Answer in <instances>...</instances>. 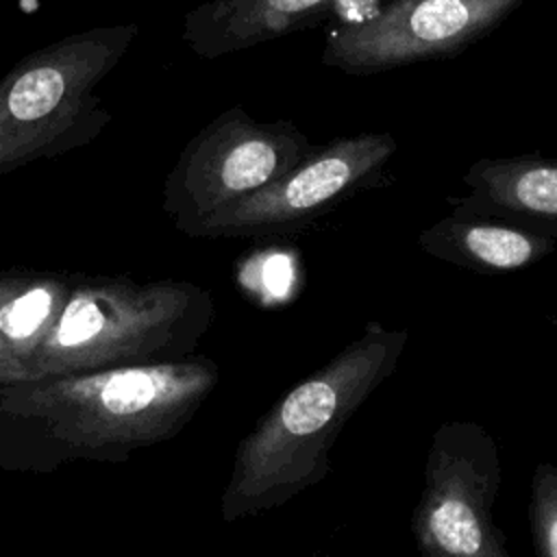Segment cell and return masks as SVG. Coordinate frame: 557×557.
Returning a JSON list of instances; mask_svg holds the SVG:
<instances>
[{
    "label": "cell",
    "instance_id": "6da1fadb",
    "mask_svg": "<svg viewBox=\"0 0 557 557\" xmlns=\"http://www.w3.org/2000/svg\"><path fill=\"white\" fill-rule=\"evenodd\" d=\"M409 342L405 329L366 322L322 368L289 387L235 450L222 496L226 522L281 507L331 470L329 453L346 422L389 379Z\"/></svg>",
    "mask_w": 557,
    "mask_h": 557
},
{
    "label": "cell",
    "instance_id": "7a4b0ae2",
    "mask_svg": "<svg viewBox=\"0 0 557 557\" xmlns=\"http://www.w3.org/2000/svg\"><path fill=\"white\" fill-rule=\"evenodd\" d=\"M220 379L209 357L0 385V418L70 457H109L178 433Z\"/></svg>",
    "mask_w": 557,
    "mask_h": 557
},
{
    "label": "cell",
    "instance_id": "3957f363",
    "mask_svg": "<svg viewBox=\"0 0 557 557\" xmlns=\"http://www.w3.org/2000/svg\"><path fill=\"white\" fill-rule=\"evenodd\" d=\"M211 292L185 281L76 278L35 352L30 381L178 361L211 326Z\"/></svg>",
    "mask_w": 557,
    "mask_h": 557
},
{
    "label": "cell",
    "instance_id": "277c9868",
    "mask_svg": "<svg viewBox=\"0 0 557 557\" xmlns=\"http://www.w3.org/2000/svg\"><path fill=\"white\" fill-rule=\"evenodd\" d=\"M139 35L137 22L65 35L0 78V176L91 144L111 122L98 94Z\"/></svg>",
    "mask_w": 557,
    "mask_h": 557
},
{
    "label": "cell",
    "instance_id": "5b68a950",
    "mask_svg": "<svg viewBox=\"0 0 557 557\" xmlns=\"http://www.w3.org/2000/svg\"><path fill=\"white\" fill-rule=\"evenodd\" d=\"M313 146L289 120L261 122L231 107L181 150L163 183V211L194 237L209 215L276 181Z\"/></svg>",
    "mask_w": 557,
    "mask_h": 557
},
{
    "label": "cell",
    "instance_id": "8992f818",
    "mask_svg": "<svg viewBox=\"0 0 557 557\" xmlns=\"http://www.w3.org/2000/svg\"><path fill=\"white\" fill-rule=\"evenodd\" d=\"M503 481L492 433L470 420H446L424 461V483L411 513V535L422 557H511L494 522Z\"/></svg>",
    "mask_w": 557,
    "mask_h": 557
},
{
    "label": "cell",
    "instance_id": "52a82bcc",
    "mask_svg": "<svg viewBox=\"0 0 557 557\" xmlns=\"http://www.w3.org/2000/svg\"><path fill=\"white\" fill-rule=\"evenodd\" d=\"M398 144L392 133H359L313 146L265 187L218 209L194 237H281L333 211L383 172Z\"/></svg>",
    "mask_w": 557,
    "mask_h": 557
},
{
    "label": "cell",
    "instance_id": "ba28073f",
    "mask_svg": "<svg viewBox=\"0 0 557 557\" xmlns=\"http://www.w3.org/2000/svg\"><path fill=\"white\" fill-rule=\"evenodd\" d=\"M524 0H387L370 17L337 28L322 63L344 74H379L448 59L500 26Z\"/></svg>",
    "mask_w": 557,
    "mask_h": 557
},
{
    "label": "cell",
    "instance_id": "9c48e42d",
    "mask_svg": "<svg viewBox=\"0 0 557 557\" xmlns=\"http://www.w3.org/2000/svg\"><path fill=\"white\" fill-rule=\"evenodd\" d=\"M468 194L450 213L485 215L557 239V157H481L463 174Z\"/></svg>",
    "mask_w": 557,
    "mask_h": 557
},
{
    "label": "cell",
    "instance_id": "30bf717a",
    "mask_svg": "<svg viewBox=\"0 0 557 557\" xmlns=\"http://www.w3.org/2000/svg\"><path fill=\"white\" fill-rule=\"evenodd\" d=\"M342 0H207L183 20L185 46L218 59L318 26Z\"/></svg>",
    "mask_w": 557,
    "mask_h": 557
},
{
    "label": "cell",
    "instance_id": "8fae6325",
    "mask_svg": "<svg viewBox=\"0 0 557 557\" xmlns=\"http://www.w3.org/2000/svg\"><path fill=\"white\" fill-rule=\"evenodd\" d=\"M418 244L426 255L479 274L518 272L557 248V239L511 222L457 213L426 226L418 235Z\"/></svg>",
    "mask_w": 557,
    "mask_h": 557
},
{
    "label": "cell",
    "instance_id": "7c38bea8",
    "mask_svg": "<svg viewBox=\"0 0 557 557\" xmlns=\"http://www.w3.org/2000/svg\"><path fill=\"white\" fill-rule=\"evenodd\" d=\"M78 274L17 272L0 276V339L30 381L35 352L52 331Z\"/></svg>",
    "mask_w": 557,
    "mask_h": 557
},
{
    "label": "cell",
    "instance_id": "4fadbf2b",
    "mask_svg": "<svg viewBox=\"0 0 557 557\" xmlns=\"http://www.w3.org/2000/svg\"><path fill=\"white\" fill-rule=\"evenodd\" d=\"M529 527L537 557H557V468L540 461L531 476Z\"/></svg>",
    "mask_w": 557,
    "mask_h": 557
},
{
    "label": "cell",
    "instance_id": "5bb4252c",
    "mask_svg": "<svg viewBox=\"0 0 557 557\" xmlns=\"http://www.w3.org/2000/svg\"><path fill=\"white\" fill-rule=\"evenodd\" d=\"M26 381V372L24 368L9 355V350L4 348L2 339H0V385H9V383H20Z\"/></svg>",
    "mask_w": 557,
    "mask_h": 557
}]
</instances>
